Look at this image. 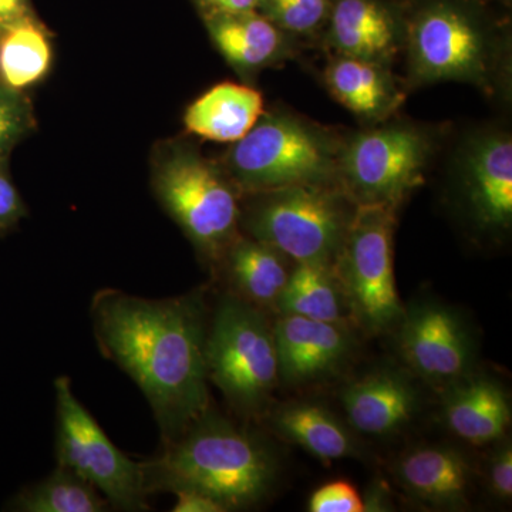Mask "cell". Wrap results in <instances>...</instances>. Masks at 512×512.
Instances as JSON below:
<instances>
[{"label":"cell","instance_id":"obj_1","mask_svg":"<svg viewBox=\"0 0 512 512\" xmlns=\"http://www.w3.org/2000/svg\"><path fill=\"white\" fill-rule=\"evenodd\" d=\"M93 319L100 348L146 394L167 443L208 412L200 291L154 301L107 289L94 298Z\"/></svg>","mask_w":512,"mask_h":512},{"label":"cell","instance_id":"obj_2","mask_svg":"<svg viewBox=\"0 0 512 512\" xmlns=\"http://www.w3.org/2000/svg\"><path fill=\"white\" fill-rule=\"evenodd\" d=\"M160 460L144 464L148 491H201L241 510L264 500L276 478L275 458L262 441L207 412L171 441Z\"/></svg>","mask_w":512,"mask_h":512},{"label":"cell","instance_id":"obj_3","mask_svg":"<svg viewBox=\"0 0 512 512\" xmlns=\"http://www.w3.org/2000/svg\"><path fill=\"white\" fill-rule=\"evenodd\" d=\"M151 184L198 252L221 261L239 235L242 198L222 165L184 141H164L153 153Z\"/></svg>","mask_w":512,"mask_h":512},{"label":"cell","instance_id":"obj_4","mask_svg":"<svg viewBox=\"0 0 512 512\" xmlns=\"http://www.w3.org/2000/svg\"><path fill=\"white\" fill-rule=\"evenodd\" d=\"M241 222L249 237L296 264L333 265L355 210L339 183L303 184L245 194Z\"/></svg>","mask_w":512,"mask_h":512},{"label":"cell","instance_id":"obj_5","mask_svg":"<svg viewBox=\"0 0 512 512\" xmlns=\"http://www.w3.org/2000/svg\"><path fill=\"white\" fill-rule=\"evenodd\" d=\"M338 144L325 131L289 114H262L232 144L222 168L242 195L338 181Z\"/></svg>","mask_w":512,"mask_h":512},{"label":"cell","instance_id":"obj_6","mask_svg":"<svg viewBox=\"0 0 512 512\" xmlns=\"http://www.w3.org/2000/svg\"><path fill=\"white\" fill-rule=\"evenodd\" d=\"M403 13L416 82L487 80L493 33L483 0H413Z\"/></svg>","mask_w":512,"mask_h":512},{"label":"cell","instance_id":"obj_7","mask_svg":"<svg viewBox=\"0 0 512 512\" xmlns=\"http://www.w3.org/2000/svg\"><path fill=\"white\" fill-rule=\"evenodd\" d=\"M208 379L242 412L262 409L279 382L274 328L237 295L221 299L205 340Z\"/></svg>","mask_w":512,"mask_h":512},{"label":"cell","instance_id":"obj_8","mask_svg":"<svg viewBox=\"0 0 512 512\" xmlns=\"http://www.w3.org/2000/svg\"><path fill=\"white\" fill-rule=\"evenodd\" d=\"M394 208L356 207L332 268L349 316L365 332H387L404 309L394 276Z\"/></svg>","mask_w":512,"mask_h":512},{"label":"cell","instance_id":"obj_9","mask_svg":"<svg viewBox=\"0 0 512 512\" xmlns=\"http://www.w3.org/2000/svg\"><path fill=\"white\" fill-rule=\"evenodd\" d=\"M430 154V138L419 128H373L340 148L338 183L356 207L396 210L423 184Z\"/></svg>","mask_w":512,"mask_h":512},{"label":"cell","instance_id":"obj_10","mask_svg":"<svg viewBox=\"0 0 512 512\" xmlns=\"http://www.w3.org/2000/svg\"><path fill=\"white\" fill-rule=\"evenodd\" d=\"M57 461L94 485L114 507L147 510L144 464L134 463L111 443L92 414L74 396L67 377L55 380Z\"/></svg>","mask_w":512,"mask_h":512},{"label":"cell","instance_id":"obj_11","mask_svg":"<svg viewBox=\"0 0 512 512\" xmlns=\"http://www.w3.org/2000/svg\"><path fill=\"white\" fill-rule=\"evenodd\" d=\"M400 323V349L417 375L439 386L467 376L473 346L456 313L437 303H423L404 313Z\"/></svg>","mask_w":512,"mask_h":512},{"label":"cell","instance_id":"obj_12","mask_svg":"<svg viewBox=\"0 0 512 512\" xmlns=\"http://www.w3.org/2000/svg\"><path fill=\"white\" fill-rule=\"evenodd\" d=\"M325 29L339 55L384 64L404 39L403 6L389 0H333Z\"/></svg>","mask_w":512,"mask_h":512},{"label":"cell","instance_id":"obj_13","mask_svg":"<svg viewBox=\"0 0 512 512\" xmlns=\"http://www.w3.org/2000/svg\"><path fill=\"white\" fill-rule=\"evenodd\" d=\"M279 379L289 384L329 375L352 350L345 325L281 315L274 326Z\"/></svg>","mask_w":512,"mask_h":512},{"label":"cell","instance_id":"obj_14","mask_svg":"<svg viewBox=\"0 0 512 512\" xmlns=\"http://www.w3.org/2000/svg\"><path fill=\"white\" fill-rule=\"evenodd\" d=\"M467 200L484 229H508L512 222V141L505 134L476 138L464 157Z\"/></svg>","mask_w":512,"mask_h":512},{"label":"cell","instance_id":"obj_15","mask_svg":"<svg viewBox=\"0 0 512 512\" xmlns=\"http://www.w3.org/2000/svg\"><path fill=\"white\" fill-rule=\"evenodd\" d=\"M443 419L458 439L485 446L500 440L510 427V399L491 377L464 376L444 402Z\"/></svg>","mask_w":512,"mask_h":512},{"label":"cell","instance_id":"obj_16","mask_svg":"<svg viewBox=\"0 0 512 512\" xmlns=\"http://www.w3.org/2000/svg\"><path fill=\"white\" fill-rule=\"evenodd\" d=\"M397 476L404 490L420 503L447 510L467 505L471 470L466 458L453 448H414L400 458Z\"/></svg>","mask_w":512,"mask_h":512},{"label":"cell","instance_id":"obj_17","mask_svg":"<svg viewBox=\"0 0 512 512\" xmlns=\"http://www.w3.org/2000/svg\"><path fill=\"white\" fill-rule=\"evenodd\" d=\"M412 384L399 373L377 372L343 392L350 426L369 436H387L409 423L416 410Z\"/></svg>","mask_w":512,"mask_h":512},{"label":"cell","instance_id":"obj_18","mask_svg":"<svg viewBox=\"0 0 512 512\" xmlns=\"http://www.w3.org/2000/svg\"><path fill=\"white\" fill-rule=\"evenodd\" d=\"M204 20L212 43L241 76L258 73L284 56L288 33L255 12Z\"/></svg>","mask_w":512,"mask_h":512},{"label":"cell","instance_id":"obj_19","mask_svg":"<svg viewBox=\"0 0 512 512\" xmlns=\"http://www.w3.org/2000/svg\"><path fill=\"white\" fill-rule=\"evenodd\" d=\"M264 113L258 90L227 82L212 87L188 107L184 126L205 140L234 144L247 136Z\"/></svg>","mask_w":512,"mask_h":512},{"label":"cell","instance_id":"obj_20","mask_svg":"<svg viewBox=\"0 0 512 512\" xmlns=\"http://www.w3.org/2000/svg\"><path fill=\"white\" fill-rule=\"evenodd\" d=\"M288 259L271 245L238 235L221 261L235 295L256 308H276L292 272Z\"/></svg>","mask_w":512,"mask_h":512},{"label":"cell","instance_id":"obj_21","mask_svg":"<svg viewBox=\"0 0 512 512\" xmlns=\"http://www.w3.org/2000/svg\"><path fill=\"white\" fill-rule=\"evenodd\" d=\"M330 93L350 111L369 121L392 114L402 101L383 64L339 55L325 73Z\"/></svg>","mask_w":512,"mask_h":512},{"label":"cell","instance_id":"obj_22","mask_svg":"<svg viewBox=\"0 0 512 512\" xmlns=\"http://www.w3.org/2000/svg\"><path fill=\"white\" fill-rule=\"evenodd\" d=\"M53 60L52 36L36 15L0 30V83L19 92L42 82Z\"/></svg>","mask_w":512,"mask_h":512},{"label":"cell","instance_id":"obj_23","mask_svg":"<svg viewBox=\"0 0 512 512\" xmlns=\"http://www.w3.org/2000/svg\"><path fill=\"white\" fill-rule=\"evenodd\" d=\"M281 315H296L320 322L343 325L348 306L332 265L296 264L281 298Z\"/></svg>","mask_w":512,"mask_h":512},{"label":"cell","instance_id":"obj_24","mask_svg":"<svg viewBox=\"0 0 512 512\" xmlns=\"http://www.w3.org/2000/svg\"><path fill=\"white\" fill-rule=\"evenodd\" d=\"M274 427L279 434L308 450L319 460L330 463L352 456L355 441L342 423L316 404H291L275 413Z\"/></svg>","mask_w":512,"mask_h":512},{"label":"cell","instance_id":"obj_25","mask_svg":"<svg viewBox=\"0 0 512 512\" xmlns=\"http://www.w3.org/2000/svg\"><path fill=\"white\" fill-rule=\"evenodd\" d=\"M109 501L94 485L62 466L16 495L10 510L20 512H103Z\"/></svg>","mask_w":512,"mask_h":512},{"label":"cell","instance_id":"obj_26","mask_svg":"<svg viewBox=\"0 0 512 512\" xmlns=\"http://www.w3.org/2000/svg\"><path fill=\"white\" fill-rule=\"evenodd\" d=\"M333 0H259L258 12L288 35L313 36L328 25Z\"/></svg>","mask_w":512,"mask_h":512},{"label":"cell","instance_id":"obj_27","mask_svg":"<svg viewBox=\"0 0 512 512\" xmlns=\"http://www.w3.org/2000/svg\"><path fill=\"white\" fill-rule=\"evenodd\" d=\"M35 127L29 97L0 83V163H8L10 153Z\"/></svg>","mask_w":512,"mask_h":512},{"label":"cell","instance_id":"obj_28","mask_svg":"<svg viewBox=\"0 0 512 512\" xmlns=\"http://www.w3.org/2000/svg\"><path fill=\"white\" fill-rule=\"evenodd\" d=\"M312 512H362L366 511L365 501L349 481H332L312 494L309 500Z\"/></svg>","mask_w":512,"mask_h":512},{"label":"cell","instance_id":"obj_29","mask_svg":"<svg viewBox=\"0 0 512 512\" xmlns=\"http://www.w3.org/2000/svg\"><path fill=\"white\" fill-rule=\"evenodd\" d=\"M25 215L26 207L10 180L8 163H0V234L18 225Z\"/></svg>","mask_w":512,"mask_h":512},{"label":"cell","instance_id":"obj_30","mask_svg":"<svg viewBox=\"0 0 512 512\" xmlns=\"http://www.w3.org/2000/svg\"><path fill=\"white\" fill-rule=\"evenodd\" d=\"M488 485H490L491 494L498 500H511L512 448L510 444H504L491 458L490 467H488Z\"/></svg>","mask_w":512,"mask_h":512},{"label":"cell","instance_id":"obj_31","mask_svg":"<svg viewBox=\"0 0 512 512\" xmlns=\"http://www.w3.org/2000/svg\"><path fill=\"white\" fill-rule=\"evenodd\" d=\"M202 19L255 12L259 0H191Z\"/></svg>","mask_w":512,"mask_h":512},{"label":"cell","instance_id":"obj_32","mask_svg":"<svg viewBox=\"0 0 512 512\" xmlns=\"http://www.w3.org/2000/svg\"><path fill=\"white\" fill-rule=\"evenodd\" d=\"M177 503H175L174 512H224L227 508L218 503L211 495L201 493V491L190 490V488H181L175 490Z\"/></svg>","mask_w":512,"mask_h":512},{"label":"cell","instance_id":"obj_33","mask_svg":"<svg viewBox=\"0 0 512 512\" xmlns=\"http://www.w3.org/2000/svg\"><path fill=\"white\" fill-rule=\"evenodd\" d=\"M36 15L30 0H0V26Z\"/></svg>","mask_w":512,"mask_h":512},{"label":"cell","instance_id":"obj_34","mask_svg":"<svg viewBox=\"0 0 512 512\" xmlns=\"http://www.w3.org/2000/svg\"><path fill=\"white\" fill-rule=\"evenodd\" d=\"M501 2H504V3H510L511 0H501Z\"/></svg>","mask_w":512,"mask_h":512},{"label":"cell","instance_id":"obj_35","mask_svg":"<svg viewBox=\"0 0 512 512\" xmlns=\"http://www.w3.org/2000/svg\"><path fill=\"white\" fill-rule=\"evenodd\" d=\"M3 26H0V30H2Z\"/></svg>","mask_w":512,"mask_h":512}]
</instances>
